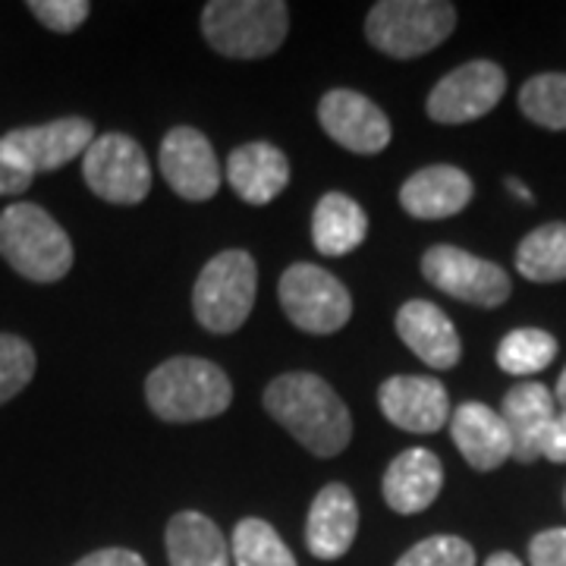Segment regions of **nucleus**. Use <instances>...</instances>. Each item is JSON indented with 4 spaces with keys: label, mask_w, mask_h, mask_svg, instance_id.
Wrapping results in <instances>:
<instances>
[{
    "label": "nucleus",
    "mask_w": 566,
    "mask_h": 566,
    "mask_svg": "<svg viewBox=\"0 0 566 566\" xmlns=\"http://www.w3.org/2000/svg\"><path fill=\"white\" fill-rule=\"evenodd\" d=\"M95 142V126L85 117H63V120L41 123V126H20L3 136L10 155L32 174H51L70 161L82 158Z\"/></svg>",
    "instance_id": "obj_11"
},
{
    "label": "nucleus",
    "mask_w": 566,
    "mask_h": 566,
    "mask_svg": "<svg viewBox=\"0 0 566 566\" xmlns=\"http://www.w3.org/2000/svg\"><path fill=\"white\" fill-rule=\"evenodd\" d=\"M441 488H444L441 460L424 447H412L387 465L381 494H385V504L394 513L412 516V513H422L434 504Z\"/></svg>",
    "instance_id": "obj_18"
},
{
    "label": "nucleus",
    "mask_w": 566,
    "mask_h": 566,
    "mask_svg": "<svg viewBox=\"0 0 566 566\" xmlns=\"http://www.w3.org/2000/svg\"><path fill=\"white\" fill-rule=\"evenodd\" d=\"M29 13L41 22V25H48L51 32H76L82 22L88 20V13H92V3H85V0H32L29 3Z\"/></svg>",
    "instance_id": "obj_30"
},
{
    "label": "nucleus",
    "mask_w": 566,
    "mask_h": 566,
    "mask_svg": "<svg viewBox=\"0 0 566 566\" xmlns=\"http://www.w3.org/2000/svg\"><path fill=\"white\" fill-rule=\"evenodd\" d=\"M290 32V7L283 0H211L202 10L205 41L233 61H259L274 54Z\"/></svg>",
    "instance_id": "obj_4"
},
{
    "label": "nucleus",
    "mask_w": 566,
    "mask_h": 566,
    "mask_svg": "<svg viewBox=\"0 0 566 566\" xmlns=\"http://www.w3.org/2000/svg\"><path fill=\"white\" fill-rule=\"evenodd\" d=\"M554 400H557V403L566 409V368L560 371V378H557V390H554Z\"/></svg>",
    "instance_id": "obj_37"
},
{
    "label": "nucleus",
    "mask_w": 566,
    "mask_h": 566,
    "mask_svg": "<svg viewBox=\"0 0 566 566\" xmlns=\"http://www.w3.org/2000/svg\"><path fill=\"white\" fill-rule=\"evenodd\" d=\"M506 92V73L491 61H469L447 73L428 95V117L434 123H472L491 114Z\"/></svg>",
    "instance_id": "obj_10"
},
{
    "label": "nucleus",
    "mask_w": 566,
    "mask_h": 566,
    "mask_svg": "<svg viewBox=\"0 0 566 566\" xmlns=\"http://www.w3.org/2000/svg\"><path fill=\"white\" fill-rule=\"evenodd\" d=\"M457 7L444 0H381L365 17V39L394 61H416L450 39Z\"/></svg>",
    "instance_id": "obj_5"
},
{
    "label": "nucleus",
    "mask_w": 566,
    "mask_h": 566,
    "mask_svg": "<svg viewBox=\"0 0 566 566\" xmlns=\"http://www.w3.org/2000/svg\"><path fill=\"white\" fill-rule=\"evenodd\" d=\"M277 296L283 315L305 334H337L353 318L349 290L318 264H290L277 283Z\"/></svg>",
    "instance_id": "obj_7"
},
{
    "label": "nucleus",
    "mask_w": 566,
    "mask_h": 566,
    "mask_svg": "<svg viewBox=\"0 0 566 566\" xmlns=\"http://www.w3.org/2000/svg\"><path fill=\"white\" fill-rule=\"evenodd\" d=\"M516 268L532 283L566 281V223L554 221L532 230L516 249Z\"/></svg>",
    "instance_id": "obj_24"
},
{
    "label": "nucleus",
    "mask_w": 566,
    "mask_h": 566,
    "mask_svg": "<svg viewBox=\"0 0 566 566\" xmlns=\"http://www.w3.org/2000/svg\"><path fill=\"white\" fill-rule=\"evenodd\" d=\"M368 237V214L346 192H324L312 211V243L327 259L349 255Z\"/></svg>",
    "instance_id": "obj_22"
},
{
    "label": "nucleus",
    "mask_w": 566,
    "mask_h": 566,
    "mask_svg": "<svg viewBox=\"0 0 566 566\" xmlns=\"http://www.w3.org/2000/svg\"><path fill=\"white\" fill-rule=\"evenodd\" d=\"M506 186H510V192H513V196H520L523 202H532V192H528V189H526V182L506 180Z\"/></svg>",
    "instance_id": "obj_36"
},
{
    "label": "nucleus",
    "mask_w": 566,
    "mask_h": 566,
    "mask_svg": "<svg viewBox=\"0 0 566 566\" xmlns=\"http://www.w3.org/2000/svg\"><path fill=\"white\" fill-rule=\"evenodd\" d=\"M35 349L17 334H0V406L20 397L35 378Z\"/></svg>",
    "instance_id": "obj_28"
},
{
    "label": "nucleus",
    "mask_w": 566,
    "mask_h": 566,
    "mask_svg": "<svg viewBox=\"0 0 566 566\" xmlns=\"http://www.w3.org/2000/svg\"><path fill=\"white\" fill-rule=\"evenodd\" d=\"M145 400L161 422H202L227 412L233 385L221 365L199 356H177L145 378Z\"/></svg>",
    "instance_id": "obj_2"
},
{
    "label": "nucleus",
    "mask_w": 566,
    "mask_h": 566,
    "mask_svg": "<svg viewBox=\"0 0 566 566\" xmlns=\"http://www.w3.org/2000/svg\"><path fill=\"white\" fill-rule=\"evenodd\" d=\"M450 438L463 460L479 472L501 469L506 460H513V441L506 431L501 412H494L485 403H463L450 416Z\"/></svg>",
    "instance_id": "obj_19"
},
{
    "label": "nucleus",
    "mask_w": 566,
    "mask_h": 566,
    "mask_svg": "<svg viewBox=\"0 0 566 566\" xmlns=\"http://www.w3.org/2000/svg\"><path fill=\"white\" fill-rule=\"evenodd\" d=\"M528 564L532 566H566V528H547L538 532L528 545Z\"/></svg>",
    "instance_id": "obj_31"
},
{
    "label": "nucleus",
    "mask_w": 566,
    "mask_h": 566,
    "mask_svg": "<svg viewBox=\"0 0 566 566\" xmlns=\"http://www.w3.org/2000/svg\"><path fill=\"white\" fill-rule=\"evenodd\" d=\"M82 180L111 205H139L151 192V164L142 145L123 133H107L82 155Z\"/></svg>",
    "instance_id": "obj_8"
},
{
    "label": "nucleus",
    "mask_w": 566,
    "mask_h": 566,
    "mask_svg": "<svg viewBox=\"0 0 566 566\" xmlns=\"http://www.w3.org/2000/svg\"><path fill=\"white\" fill-rule=\"evenodd\" d=\"M161 174L186 202H208L221 189V164L199 129L177 126L161 142Z\"/></svg>",
    "instance_id": "obj_13"
},
{
    "label": "nucleus",
    "mask_w": 566,
    "mask_h": 566,
    "mask_svg": "<svg viewBox=\"0 0 566 566\" xmlns=\"http://www.w3.org/2000/svg\"><path fill=\"white\" fill-rule=\"evenodd\" d=\"M0 255L17 274L35 283L63 281L73 268L66 230L32 202L10 205L0 214Z\"/></svg>",
    "instance_id": "obj_3"
},
{
    "label": "nucleus",
    "mask_w": 566,
    "mask_h": 566,
    "mask_svg": "<svg viewBox=\"0 0 566 566\" xmlns=\"http://www.w3.org/2000/svg\"><path fill=\"white\" fill-rule=\"evenodd\" d=\"M259 293V264L245 249H227L205 264L196 290L192 312L211 334L240 331L255 305Z\"/></svg>",
    "instance_id": "obj_6"
},
{
    "label": "nucleus",
    "mask_w": 566,
    "mask_h": 566,
    "mask_svg": "<svg viewBox=\"0 0 566 566\" xmlns=\"http://www.w3.org/2000/svg\"><path fill=\"white\" fill-rule=\"evenodd\" d=\"M32 180L35 177L10 155V148L3 145V136H0V196H22L32 186Z\"/></svg>",
    "instance_id": "obj_32"
},
{
    "label": "nucleus",
    "mask_w": 566,
    "mask_h": 566,
    "mask_svg": "<svg viewBox=\"0 0 566 566\" xmlns=\"http://www.w3.org/2000/svg\"><path fill=\"white\" fill-rule=\"evenodd\" d=\"M520 111L545 129H566V73H542L520 88Z\"/></svg>",
    "instance_id": "obj_27"
},
{
    "label": "nucleus",
    "mask_w": 566,
    "mask_h": 566,
    "mask_svg": "<svg viewBox=\"0 0 566 566\" xmlns=\"http://www.w3.org/2000/svg\"><path fill=\"white\" fill-rule=\"evenodd\" d=\"M378 403H381L387 422L403 428V431H412V434L441 431L450 419L447 387L438 378L394 375L378 390Z\"/></svg>",
    "instance_id": "obj_14"
},
{
    "label": "nucleus",
    "mask_w": 566,
    "mask_h": 566,
    "mask_svg": "<svg viewBox=\"0 0 566 566\" xmlns=\"http://www.w3.org/2000/svg\"><path fill=\"white\" fill-rule=\"evenodd\" d=\"M318 123L322 129L346 151L356 155H378L390 145V120L387 114L359 92L349 88H331L318 104Z\"/></svg>",
    "instance_id": "obj_12"
},
{
    "label": "nucleus",
    "mask_w": 566,
    "mask_h": 566,
    "mask_svg": "<svg viewBox=\"0 0 566 566\" xmlns=\"http://www.w3.org/2000/svg\"><path fill=\"white\" fill-rule=\"evenodd\" d=\"M542 457L551 460V463H566V409L564 412H557L551 428H547Z\"/></svg>",
    "instance_id": "obj_34"
},
{
    "label": "nucleus",
    "mask_w": 566,
    "mask_h": 566,
    "mask_svg": "<svg viewBox=\"0 0 566 566\" xmlns=\"http://www.w3.org/2000/svg\"><path fill=\"white\" fill-rule=\"evenodd\" d=\"M230 557L237 566H296V557L283 545L277 528L255 516L233 528Z\"/></svg>",
    "instance_id": "obj_25"
},
{
    "label": "nucleus",
    "mask_w": 566,
    "mask_h": 566,
    "mask_svg": "<svg viewBox=\"0 0 566 566\" xmlns=\"http://www.w3.org/2000/svg\"><path fill=\"white\" fill-rule=\"evenodd\" d=\"M397 566H475V551L457 535H431L409 547Z\"/></svg>",
    "instance_id": "obj_29"
},
{
    "label": "nucleus",
    "mask_w": 566,
    "mask_h": 566,
    "mask_svg": "<svg viewBox=\"0 0 566 566\" xmlns=\"http://www.w3.org/2000/svg\"><path fill=\"white\" fill-rule=\"evenodd\" d=\"M485 566H523V564H520V557H516V554H510V551H497V554H491V557H488Z\"/></svg>",
    "instance_id": "obj_35"
},
{
    "label": "nucleus",
    "mask_w": 566,
    "mask_h": 566,
    "mask_svg": "<svg viewBox=\"0 0 566 566\" xmlns=\"http://www.w3.org/2000/svg\"><path fill=\"white\" fill-rule=\"evenodd\" d=\"M73 566H145V560L136 551H126V547H102Z\"/></svg>",
    "instance_id": "obj_33"
},
{
    "label": "nucleus",
    "mask_w": 566,
    "mask_h": 566,
    "mask_svg": "<svg viewBox=\"0 0 566 566\" xmlns=\"http://www.w3.org/2000/svg\"><path fill=\"white\" fill-rule=\"evenodd\" d=\"M359 504L346 485H324L308 506L305 545L318 560H340L356 542Z\"/></svg>",
    "instance_id": "obj_15"
},
{
    "label": "nucleus",
    "mask_w": 566,
    "mask_h": 566,
    "mask_svg": "<svg viewBox=\"0 0 566 566\" xmlns=\"http://www.w3.org/2000/svg\"><path fill=\"white\" fill-rule=\"evenodd\" d=\"M472 180L460 167L450 164H431L416 170L409 180L400 186V205L406 214L419 221H441L460 214L465 205L472 202Z\"/></svg>",
    "instance_id": "obj_16"
},
{
    "label": "nucleus",
    "mask_w": 566,
    "mask_h": 566,
    "mask_svg": "<svg viewBox=\"0 0 566 566\" xmlns=\"http://www.w3.org/2000/svg\"><path fill=\"white\" fill-rule=\"evenodd\" d=\"M264 409L315 457H337L349 447L353 416L340 394L312 371H286L264 387Z\"/></svg>",
    "instance_id": "obj_1"
},
{
    "label": "nucleus",
    "mask_w": 566,
    "mask_h": 566,
    "mask_svg": "<svg viewBox=\"0 0 566 566\" xmlns=\"http://www.w3.org/2000/svg\"><path fill=\"white\" fill-rule=\"evenodd\" d=\"M554 394L538 381H523L513 390H506L504 406H501V419H504L510 441H513V460L520 463H535L542 460V447H545L547 428L554 422L557 409H554Z\"/></svg>",
    "instance_id": "obj_17"
},
{
    "label": "nucleus",
    "mask_w": 566,
    "mask_h": 566,
    "mask_svg": "<svg viewBox=\"0 0 566 566\" xmlns=\"http://www.w3.org/2000/svg\"><path fill=\"white\" fill-rule=\"evenodd\" d=\"M564 501H566V497H564Z\"/></svg>",
    "instance_id": "obj_38"
},
{
    "label": "nucleus",
    "mask_w": 566,
    "mask_h": 566,
    "mask_svg": "<svg viewBox=\"0 0 566 566\" xmlns=\"http://www.w3.org/2000/svg\"><path fill=\"white\" fill-rule=\"evenodd\" d=\"M170 566H230V545L214 520L196 510H182L167 523Z\"/></svg>",
    "instance_id": "obj_23"
},
{
    "label": "nucleus",
    "mask_w": 566,
    "mask_h": 566,
    "mask_svg": "<svg viewBox=\"0 0 566 566\" xmlns=\"http://www.w3.org/2000/svg\"><path fill=\"white\" fill-rule=\"evenodd\" d=\"M554 356H557V340L542 327L510 331L497 346V365L504 368L506 375H516V378L542 371V368L554 363Z\"/></svg>",
    "instance_id": "obj_26"
},
{
    "label": "nucleus",
    "mask_w": 566,
    "mask_h": 566,
    "mask_svg": "<svg viewBox=\"0 0 566 566\" xmlns=\"http://www.w3.org/2000/svg\"><path fill=\"white\" fill-rule=\"evenodd\" d=\"M230 189L249 205L274 202L290 182V161L271 142H249L227 158Z\"/></svg>",
    "instance_id": "obj_21"
},
{
    "label": "nucleus",
    "mask_w": 566,
    "mask_h": 566,
    "mask_svg": "<svg viewBox=\"0 0 566 566\" xmlns=\"http://www.w3.org/2000/svg\"><path fill=\"white\" fill-rule=\"evenodd\" d=\"M422 274L441 293L479 308H497L513 293L510 274L501 264L485 262L457 245H431L422 255Z\"/></svg>",
    "instance_id": "obj_9"
},
{
    "label": "nucleus",
    "mask_w": 566,
    "mask_h": 566,
    "mask_svg": "<svg viewBox=\"0 0 566 566\" xmlns=\"http://www.w3.org/2000/svg\"><path fill=\"white\" fill-rule=\"evenodd\" d=\"M397 334L431 368H453L463 356V344L453 322L428 300H409L397 312Z\"/></svg>",
    "instance_id": "obj_20"
}]
</instances>
